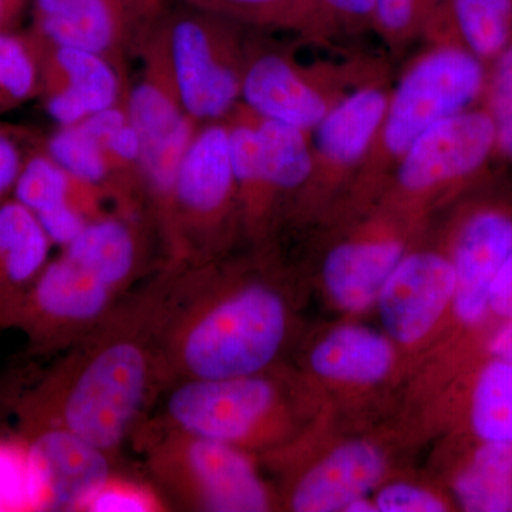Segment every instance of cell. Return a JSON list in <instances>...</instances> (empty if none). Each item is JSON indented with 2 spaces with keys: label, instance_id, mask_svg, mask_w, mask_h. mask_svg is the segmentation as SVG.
Instances as JSON below:
<instances>
[{
  "label": "cell",
  "instance_id": "obj_1",
  "mask_svg": "<svg viewBox=\"0 0 512 512\" xmlns=\"http://www.w3.org/2000/svg\"><path fill=\"white\" fill-rule=\"evenodd\" d=\"M161 289L163 274L134 289L64 350L63 359L19 402V430L62 427L114 456L168 387Z\"/></svg>",
  "mask_w": 512,
  "mask_h": 512
},
{
  "label": "cell",
  "instance_id": "obj_2",
  "mask_svg": "<svg viewBox=\"0 0 512 512\" xmlns=\"http://www.w3.org/2000/svg\"><path fill=\"white\" fill-rule=\"evenodd\" d=\"M160 318L168 386L276 369L295 330L289 289L278 276L254 268L168 269Z\"/></svg>",
  "mask_w": 512,
  "mask_h": 512
},
{
  "label": "cell",
  "instance_id": "obj_3",
  "mask_svg": "<svg viewBox=\"0 0 512 512\" xmlns=\"http://www.w3.org/2000/svg\"><path fill=\"white\" fill-rule=\"evenodd\" d=\"M429 47L407 64L390 89L382 124L335 220L362 214L382 197L404 154L431 127L483 104L487 64L454 35L437 6L423 29Z\"/></svg>",
  "mask_w": 512,
  "mask_h": 512
},
{
  "label": "cell",
  "instance_id": "obj_4",
  "mask_svg": "<svg viewBox=\"0 0 512 512\" xmlns=\"http://www.w3.org/2000/svg\"><path fill=\"white\" fill-rule=\"evenodd\" d=\"M140 265L136 232L126 221L87 222L63 254L47 262L8 328L22 330L33 352L69 349L134 291Z\"/></svg>",
  "mask_w": 512,
  "mask_h": 512
},
{
  "label": "cell",
  "instance_id": "obj_5",
  "mask_svg": "<svg viewBox=\"0 0 512 512\" xmlns=\"http://www.w3.org/2000/svg\"><path fill=\"white\" fill-rule=\"evenodd\" d=\"M164 393L165 423L262 457L318 430L319 394L279 367L231 379L178 380Z\"/></svg>",
  "mask_w": 512,
  "mask_h": 512
},
{
  "label": "cell",
  "instance_id": "obj_6",
  "mask_svg": "<svg viewBox=\"0 0 512 512\" xmlns=\"http://www.w3.org/2000/svg\"><path fill=\"white\" fill-rule=\"evenodd\" d=\"M451 205L439 245L453 264L456 291L437 348L447 360L463 362L483 352L493 329L491 285L512 252V181L493 170Z\"/></svg>",
  "mask_w": 512,
  "mask_h": 512
},
{
  "label": "cell",
  "instance_id": "obj_7",
  "mask_svg": "<svg viewBox=\"0 0 512 512\" xmlns=\"http://www.w3.org/2000/svg\"><path fill=\"white\" fill-rule=\"evenodd\" d=\"M161 493L190 511L266 512L279 507L254 454L220 441L194 436L165 423L146 420L134 436Z\"/></svg>",
  "mask_w": 512,
  "mask_h": 512
},
{
  "label": "cell",
  "instance_id": "obj_8",
  "mask_svg": "<svg viewBox=\"0 0 512 512\" xmlns=\"http://www.w3.org/2000/svg\"><path fill=\"white\" fill-rule=\"evenodd\" d=\"M494 163L497 134L480 104L427 130L397 164L377 202L429 221L431 212L453 204L487 177Z\"/></svg>",
  "mask_w": 512,
  "mask_h": 512
},
{
  "label": "cell",
  "instance_id": "obj_9",
  "mask_svg": "<svg viewBox=\"0 0 512 512\" xmlns=\"http://www.w3.org/2000/svg\"><path fill=\"white\" fill-rule=\"evenodd\" d=\"M427 222L383 202L339 221L343 232L326 249L319 268L320 288L330 306L349 318L375 308L383 285L419 244Z\"/></svg>",
  "mask_w": 512,
  "mask_h": 512
},
{
  "label": "cell",
  "instance_id": "obj_10",
  "mask_svg": "<svg viewBox=\"0 0 512 512\" xmlns=\"http://www.w3.org/2000/svg\"><path fill=\"white\" fill-rule=\"evenodd\" d=\"M389 94L376 73L353 87L312 131V174L296 197L301 218H332L338 212L372 148Z\"/></svg>",
  "mask_w": 512,
  "mask_h": 512
},
{
  "label": "cell",
  "instance_id": "obj_11",
  "mask_svg": "<svg viewBox=\"0 0 512 512\" xmlns=\"http://www.w3.org/2000/svg\"><path fill=\"white\" fill-rule=\"evenodd\" d=\"M264 458L288 474L279 507L295 512H345L375 493L390 471L386 448L366 437L336 441L320 453L291 446Z\"/></svg>",
  "mask_w": 512,
  "mask_h": 512
},
{
  "label": "cell",
  "instance_id": "obj_12",
  "mask_svg": "<svg viewBox=\"0 0 512 512\" xmlns=\"http://www.w3.org/2000/svg\"><path fill=\"white\" fill-rule=\"evenodd\" d=\"M456 291L447 252L416 244L396 266L377 296L383 332L404 360L433 350L446 333Z\"/></svg>",
  "mask_w": 512,
  "mask_h": 512
},
{
  "label": "cell",
  "instance_id": "obj_13",
  "mask_svg": "<svg viewBox=\"0 0 512 512\" xmlns=\"http://www.w3.org/2000/svg\"><path fill=\"white\" fill-rule=\"evenodd\" d=\"M227 36L214 18L183 15L168 28L175 97L187 116L218 120L241 99L242 72L229 57Z\"/></svg>",
  "mask_w": 512,
  "mask_h": 512
},
{
  "label": "cell",
  "instance_id": "obj_14",
  "mask_svg": "<svg viewBox=\"0 0 512 512\" xmlns=\"http://www.w3.org/2000/svg\"><path fill=\"white\" fill-rule=\"evenodd\" d=\"M355 72V67L346 72L302 67L278 53H265L242 72L241 99L258 119L281 121L312 133L353 89L346 82Z\"/></svg>",
  "mask_w": 512,
  "mask_h": 512
},
{
  "label": "cell",
  "instance_id": "obj_15",
  "mask_svg": "<svg viewBox=\"0 0 512 512\" xmlns=\"http://www.w3.org/2000/svg\"><path fill=\"white\" fill-rule=\"evenodd\" d=\"M403 365L400 350L383 330L342 322L312 340L299 376L316 394L356 397L379 392Z\"/></svg>",
  "mask_w": 512,
  "mask_h": 512
},
{
  "label": "cell",
  "instance_id": "obj_16",
  "mask_svg": "<svg viewBox=\"0 0 512 512\" xmlns=\"http://www.w3.org/2000/svg\"><path fill=\"white\" fill-rule=\"evenodd\" d=\"M19 433L28 443L37 511H82L113 474V456L62 427Z\"/></svg>",
  "mask_w": 512,
  "mask_h": 512
},
{
  "label": "cell",
  "instance_id": "obj_17",
  "mask_svg": "<svg viewBox=\"0 0 512 512\" xmlns=\"http://www.w3.org/2000/svg\"><path fill=\"white\" fill-rule=\"evenodd\" d=\"M170 198L181 224L202 231L220 227L235 202L239 205L227 126L211 124L194 134Z\"/></svg>",
  "mask_w": 512,
  "mask_h": 512
},
{
  "label": "cell",
  "instance_id": "obj_18",
  "mask_svg": "<svg viewBox=\"0 0 512 512\" xmlns=\"http://www.w3.org/2000/svg\"><path fill=\"white\" fill-rule=\"evenodd\" d=\"M448 382L447 414L458 439L512 446V363L483 353Z\"/></svg>",
  "mask_w": 512,
  "mask_h": 512
},
{
  "label": "cell",
  "instance_id": "obj_19",
  "mask_svg": "<svg viewBox=\"0 0 512 512\" xmlns=\"http://www.w3.org/2000/svg\"><path fill=\"white\" fill-rule=\"evenodd\" d=\"M127 116L143 143L140 161L148 183L161 197H171L181 160L194 137L190 117L175 94L154 82L134 87Z\"/></svg>",
  "mask_w": 512,
  "mask_h": 512
},
{
  "label": "cell",
  "instance_id": "obj_20",
  "mask_svg": "<svg viewBox=\"0 0 512 512\" xmlns=\"http://www.w3.org/2000/svg\"><path fill=\"white\" fill-rule=\"evenodd\" d=\"M40 45L72 47L104 55L150 0H32Z\"/></svg>",
  "mask_w": 512,
  "mask_h": 512
},
{
  "label": "cell",
  "instance_id": "obj_21",
  "mask_svg": "<svg viewBox=\"0 0 512 512\" xmlns=\"http://www.w3.org/2000/svg\"><path fill=\"white\" fill-rule=\"evenodd\" d=\"M47 113L60 127L116 106L119 79L103 55L72 47H52L47 57Z\"/></svg>",
  "mask_w": 512,
  "mask_h": 512
},
{
  "label": "cell",
  "instance_id": "obj_22",
  "mask_svg": "<svg viewBox=\"0 0 512 512\" xmlns=\"http://www.w3.org/2000/svg\"><path fill=\"white\" fill-rule=\"evenodd\" d=\"M52 247L35 214L15 198L0 204V326L8 328Z\"/></svg>",
  "mask_w": 512,
  "mask_h": 512
},
{
  "label": "cell",
  "instance_id": "obj_23",
  "mask_svg": "<svg viewBox=\"0 0 512 512\" xmlns=\"http://www.w3.org/2000/svg\"><path fill=\"white\" fill-rule=\"evenodd\" d=\"M450 476V497L468 512L512 511V446L463 440Z\"/></svg>",
  "mask_w": 512,
  "mask_h": 512
},
{
  "label": "cell",
  "instance_id": "obj_24",
  "mask_svg": "<svg viewBox=\"0 0 512 512\" xmlns=\"http://www.w3.org/2000/svg\"><path fill=\"white\" fill-rule=\"evenodd\" d=\"M256 119L261 144L262 177L268 200L274 208L279 194L296 195L311 178L313 151L311 133L281 121Z\"/></svg>",
  "mask_w": 512,
  "mask_h": 512
},
{
  "label": "cell",
  "instance_id": "obj_25",
  "mask_svg": "<svg viewBox=\"0 0 512 512\" xmlns=\"http://www.w3.org/2000/svg\"><path fill=\"white\" fill-rule=\"evenodd\" d=\"M201 12L252 23L298 30L308 37L332 35L323 10L316 0H185Z\"/></svg>",
  "mask_w": 512,
  "mask_h": 512
},
{
  "label": "cell",
  "instance_id": "obj_26",
  "mask_svg": "<svg viewBox=\"0 0 512 512\" xmlns=\"http://www.w3.org/2000/svg\"><path fill=\"white\" fill-rule=\"evenodd\" d=\"M454 35L490 66L512 33V0H441Z\"/></svg>",
  "mask_w": 512,
  "mask_h": 512
},
{
  "label": "cell",
  "instance_id": "obj_27",
  "mask_svg": "<svg viewBox=\"0 0 512 512\" xmlns=\"http://www.w3.org/2000/svg\"><path fill=\"white\" fill-rule=\"evenodd\" d=\"M40 83L36 40L0 30V114L29 100Z\"/></svg>",
  "mask_w": 512,
  "mask_h": 512
},
{
  "label": "cell",
  "instance_id": "obj_28",
  "mask_svg": "<svg viewBox=\"0 0 512 512\" xmlns=\"http://www.w3.org/2000/svg\"><path fill=\"white\" fill-rule=\"evenodd\" d=\"M73 183L76 181L49 154H36L25 161L13 194L23 207L40 215L73 202Z\"/></svg>",
  "mask_w": 512,
  "mask_h": 512
},
{
  "label": "cell",
  "instance_id": "obj_29",
  "mask_svg": "<svg viewBox=\"0 0 512 512\" xmlns=\"http://www.w3.org/2000/svg\"><path fill=\"white\" fill-rule=\"evenodd\" d=\"M47 154L74 181L100 184L109 174V154L80 124L62 127L47 143Z\"/></svg>",
  "mask_w": 512,
  "mask_h": 512
},
{
  "label": "cell",
  "instance_id": "obj_30",
  "mask_svg": "<svg viewBox=\"0 0 512 512\" xmlns=\"http://www.w3.org/2000/svg\"><path fill=\"white\" fill-rule=\"evenodd\" d=\"M37 511L35 481L22 434L0 437V512Z\"/></svg>",
  "mask_w": 512,
  "mask_h": 512
},
{
  "label": "cell",
  "instance_id": "obj_31",
  "mask_svg": "<svg viewBox=\"0 0 512 512\" xmlns=\"http://www.w3.org/2000/svg\"><path fill=\"white\" fill-rule=\"evenodd\" d=\"M483 106L497 134L498 163L512 165V33L487 72Z\"/></svg>",
  "mask_w": 512,
  "mask_h": 512
},
{
  "label": "cell",
  "instance_id": "obj_32",
  "mask_svg": "<svg viewBox=\"0 0 512 512\" xmlns=\"http://www.w3.org/2000/svg\"><path fill=\"white\" fill-rule=\"evenodd\" d=\"M434 10L424 0H373V29L392 50H402L423 35Z\"/></svg>",
  "mask_w": 512,
  "mask_h": 512
},
{
  "label": "cell",
  "instance_id": "obj_33",
  "mask_svg": "<svg viewBox=\"0 0 512 512\" xmlns=\"http://www.w3.org/2000/svg\"><path fill=\"white\" fill-rule=\"evenodd\" d=\"M164 498L146 484L111 474L99 490L83 505L84 512L165 511Z\"/></svg>",
  "mask_w": 512,
  "mask_h": 512
},
{
  "label": "cell",
  "instance_id": "obj_34",
  "mask_svg": "<svg viewBox=\"0 0 512 512\" xmlns=\"http://www.w3.org/2000/svg\"><path fill=\"white\" fill-rule=\"evenodd\" d=\"M377 512H447L454 510L450 495L410 480H386L373 493Z\"/></svg>",
  "mask_w": 512,
  "mask_h": 512
},
{
  "label": "cell",
  "instance_id": "obj_35",
  "mask_svg": "<svg viewBox=\"0 0 512 512\" xmlns=\"http://www.w3.org/2000/svg\"><path fill=\"white\" fill-rule=\"evenodd\" d=\"M328 18L333 32L373 28V0H316Z\"/></svg>",
  "mask_w": 512,
  "mask_h": 512
},
{
  "label": "cell",
  "instance_id": "obj_36",
  "mask_svg": "<svg viewBox=\"0 0 512 512\" xmlns=\"http://www.w3.org/2000/svg\"><path fill=\"white\" fill-rule=\"evenodd\" d=\"M35 217L42 225L43 231L46 232L52 245H60L63 248L79 237L80 232L87 225L82 212L77 210L73 202L55 208V210L35 215Z\"/></svg>",
  "mask_w": 512,
  "mask_h": 512
},
{
  "label": "cell",
  "instance_id": "obj_37",
  "mask_svg": "<svg viewBox=\"0 0 512 512\" xmlns=\"http://www.w3.org/2000/svg\"><path fill=\"white\" fill-rule=\"evenodd\" d=\"M488 309L493 328L504 320L512 319V252L491 285Z\"/></svg>",
  "mask_w": 512,
  "mask_h": 512
},
{
  "label": "cell",
  "instance_id": "obj_38",
  "mask_svg": "<svg viewBox=\"0 0 512 512\" xmlns=\"http://www.w3.org/2000/svg\"><path fill=\"white\" fill-rule=\"evenodd\" d=\"M23 165L25 160L18 144L8 133L0 130V197L13 191Z\"/></svg>",
  "mask_w": 512,
  "mask_h": 512
},
{
  "label": "cell",
  "instance_id": "obj_39",
  "mask_svg": "<svg viewBox=\"0 0 512 512\" xmlns=\"http://www.w3.org/2000/svg\"><path fill=\"white\" fill-rule=\"evenodd\" d=\"M106 151L109 156L126 161V163L141 160L143 143H141L137 128L131 124L130 120L109 138L106 143Z\"/></svg>",
  "mask_w": 512,
  "mask_h": 512
},
{
  "label": "cell",
  "instance_id": "obj_40",
  "mask_svg": "<svg viewBox=\"0 0 512 512\" xmlns=\"http://www.w3.org/2000/svg\"><path fill=\"white\" fill-rule=\"evenodd\" d=\"M127 121L128 116L126 111L113 106L109 107V109L97 111V113L87 117L83 123H80V126L106 148V143L109 141V138L113 136L123 124H126Z\"/></svg>",
  "mask_w": 512,
  "mask_h": 512
},
{
  "label": "cell",
  "instance_id": "obj_41",
  "mask_svg": "<svg viewBox=\"0 0 512 512\" xmlns=\"http://www.w3.org/2000/svg\"><path fill=\"white\" fill-rule=\"evenodd\" d=\"M484 355L512 363V319L498 323L484 340Z\"/></svg>",
  "mask_w": 512,
  "mask_h": 512
},
{
  "label": "cell",
  "instance_id": "obj_42",
  "mask_svg": "<svg viewBox=\"0 0 512 512\" xmlns=\"http://www.w3.org/2000/svg\"><path fill=\"white\" fill-rule=\"evenodd\" d=\"M30 0H0V30H10Z\"/></svg>",
  "mask_w": 512,
  "mask_h": 512
},
{
  "label": "cell",
  "instance_id": "obj_43",
  "mask_svg": "<svg viewBox=\"0 0 512 512\" xmlns=\"http://www.w3.org/2000/svg\"><path fill=\"white\" fill-rule=\"evenodd\" d=\"M345 512H377V507L373 497H360L353 500L352 503L346 507Z\"/></svg>",
  "mask_w": 512,
  "mask_h": 512
},
{
  "label": "cell",
  "instance_id": "obj_44",
  "mask_svg": "<svg viewBox=\"0 0 512 512\" xmlns=\"http://www.w3.org/2000/svg\"><path fill=\"white\" fill-rule=\"evenodd\" d=\"M424 2H426L427 5H429V8L431 10H434L437 8V6H439V3L441 2V0H424Z\"/></svg>",
  "mask_w": 512,
  "mask_h": 512
},
{
  "label": "cell",
  "instance_id": "obj_45",
  "mask_svg": "<svg viewBox=\"0 0 512 512\" xmlns=\"http://www.w3.org/2000/svg\"><path fill=\"white\" fill-rule=\"evenodd\" d=\"M0 204H2V202H0Z\"/></svg>",
  "mask_w": 512,
  "mask_h": 512
}]
</instances>
